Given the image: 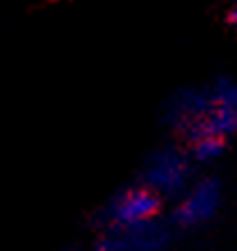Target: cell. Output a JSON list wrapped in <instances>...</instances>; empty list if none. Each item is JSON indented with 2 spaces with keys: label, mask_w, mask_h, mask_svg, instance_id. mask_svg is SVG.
Listing matches in <instances>:
<instances>
[{
  "label": "cell",
  "mask_w": 237,
  "mask_h": 251,
  "mask_svg": "<svg viewBox=\"0 0 237 251\" xmlns=\"http://www.w3.org/2000/svg\"><path fill=\"white\" fill-rule=\"evenodd\" d=\"M166 117L190 137L212 135L224 139L237 130V82L219 78L208 89L178 94L166 107Z\"/></svg>",
  "instance_id": "obj_1"
},
{
  "label": "cell",
  "mask_w": 237,
  "mask_h": 251,
  "mask_svg": "<svg viewBox=\"0 0 237 251\" xmlns=\"http://www.w3.org/2000/svg\"><path fill=\"white\" fill-rule=\"evenodd\" d=\"M228 23H231V25L237 30V2L231 7V9H228Z\"/></svg>",
  "instance_id": "obj_7"
},
{
  "label": "cell",
  "mask_w": 237,
  "mask_h": 251,
  "mask_svg": "<svg viewBox=\"0 0 237 251\" xmlns=\"http://www.w3.org/2000/svg\"><path fill=\"white\" fill-rule=\"evenodd\" d=\"M219 201H221V190L217 180H201L185 192L183 201L178 203L176 219L185 226L203 224L217 212Z\"/></svg>",
  "instance_id": "obj_4"
},
{
  "label": "cell",
  "mask_w": 237,
  "mask_h": 251,
  "mask_svg": "<svg viewBox=\"0 0 237 251\" xmlns=\"http://www.w3.org/2000/svg\"><path fill=\"white\" fill-rule=\"evenodd\" d=\"M191 153H194V158L201 160V162H210V160L219 158V155L224 153V139L212 137V135L191 137Z\"/></svg>",
  "instance_id": "obj_5"
},
{
  "label": "cell",
  "mask_w": 237,
  "mask_h": 251,
  "mask_svg": "<svg viewBox=\"0 0 237 251\" xmlns=\"http://www.w3.org/2000/svg\"><path fill=\"white\" fill-rule=\"evenodd\" d=\"M160 210V197L151 187H128L118 192L117 197L107 203L103 219L112 231H132L144 224L155 222Z\"/></svg>",
  "instance_id": "obj_2"
},
{
  "label": "cell",
  "mask_w": 237,
  "mask_h": 251,
  "mask_svg": "<svg viewBox=\"0 0 237 251\" xmlns=\"http://www.w3.org/2000/svg\"><path fill=\"white\" fill-rule=\"evenodd\" d=\"M146 187L155 194H176L187 187L190 180V165L183 153L176 149H160L148 158L144 169Z\"/></svg>",
  "instance_id": "obj_3"
},
{
  "label": "cell",
  "mask_w": 237,
  "mask_h": 251,
  "mask_svg": "<svg viewBox=\"0 0 237 251\" xmlns=\"http://www.w3.org/2000/svg\"><path fill=\"white\" fill-rule=\"evenodd\" d=\"M89 251H125V249L121 247V242H118V240H105L103 245L94 247V249H89Z\"/></svg>",
  "instance_id": "obj_6"
}]
</instances>
